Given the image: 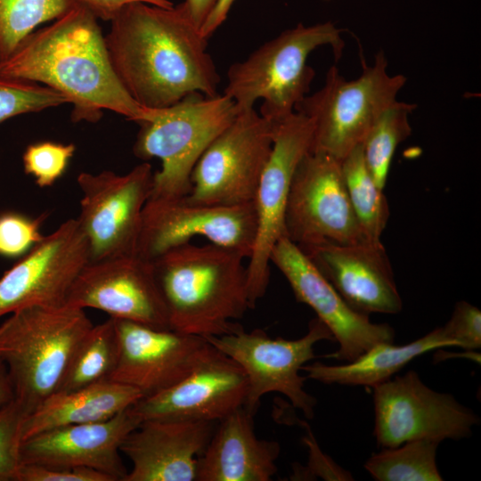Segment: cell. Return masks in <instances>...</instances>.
Segmentation results:
<instances>
[{
  "mask_svg": "<svg viewBox=\"0 0 481 481\" xmlns=\"http://www.w3.org/2000/svg\"><path fill=\"white\" fill-rule=\"evenodd\" d=\"M105 42L113 69L141 106L159 110L200 93L218 94L220 77L200 29L179 5L135 2L110 20Z\"/></svg>",
  "mask_w": 481,
  "mask_h": 481,
  "instance_id": "1",
  "label": "cell"
},
{
  "mask_svg": "<svg viewBox=\"0 0 481 481\" xmlns=\"http://www.w3.org/2000/svg\"><path fill=\"white\" fill-rule=\"evenodd\" d=\"M0 73L48 86L72 105L73 122H97L111 110L138 124L159 110L138 104L118 77L98 19L81 4L34 30L0 63Z\"/></svg>",
  "mask_w": 481,
  "mask_h": 481,
  "instance_id": "2",
  "label": "cell"
},
{
  "mask_svg": "<svg viewBox=\"0 0 481 481\" xmlns=\"http://www.w3.org/2000/svg\"><path fill=\"white\" fill-rule=\"evenodd\" d=\"M245 260L222 246L188 242L151 261L171 329L202 338L239 329L234 321L252 308Z\"/></svg>",
  "mask_w": 481,
  "mask_h": 481,
  "instance_id": "3",
  "label": "cell"
},
{
  "mask_svg": "<svg viewBox=\"0 0 481 481\" xmlns=\"http://www.w3.org/2000/svg\"><path fill=\"white\" fill-rule=\"evenodd\" d=\"M92 326L84 309L68 305L26 306L0 324V358L26 416L58 390Z\"/></svg>",
  "mask_w": 481,
  "mask_h": 481,
  "instance_id": "4",
  "label": "cell"
},
{
  "mask_svg": "<svg viewBox=\"0 0 481 481\" xmlns=\"http://www.w3.org/2000/svg\"><path fill=\"white\" fill-rule=\"evenodd\" d=\"M323 45L330 46L338 60L345 46L341 29L330 21L298 24L231 65L223 94L234 102L238 111L254 108L261 99L260 115L279 120L295 111L307 95L314 77L307 57Z\"/></svg>",
  "mask_w": 481,
  "mask_h": 481,
  "instance_id": "5",
  "label": "cell"
},
{
  "mask_svg": "<svg viewBox=\"0 0 481 481\" xmlns=\"http://www.w3.org/2000/svg\"><path fill=\"white\" fill-rule=\"evenodd\" d=\"M237 114L236 104L224 94L193 93L160 109L154 119L139 124L135 155L144 160H161L160 170L153 174L149 199L188 195L198 159Z\"/></svg>",
  "mask_w": 481,
  "mask_h": 481,
  "instance_id": "6",
  "label": "cell"
},
{
  "mask_svg": "<svg viewBox=\"0 0 481 481\" xmlns=\"http://www.w3.org/2000/svg\"><path fill=\"white\" fill-rule=\"evenodd\" d=\"M405 83L404 75L388 74L382 51L375 55L373 65H365L355 80H346L337 67H330L322 87L295 107V111L313 124L309 151L343 159L363 144L374 122L396 101Z\"/></svg>",
  "mask_w": 481,
  "mask_h": 481,
  "instance_id": "7",
  "label": "cell"
},
{
  "mask_svg": "<svg viewBox=\"0 0 481 481\" xmlns=\"http://www.w3.org/2000/svg\"><path fill=\"white\" fill-rule=\"evenodd\" d=\"M204 338L244 371L248 393L243 407L249 413L255 415L260 399L275 392L285 395L306 418L314 417L316 399L305 390L306 378L299 371L315 357L318 342L334 340L317 317L310 321L307 332L298 339L273 338L261 329L247 332L242 326L229 334Z\"/></svg>",
  "mask_w": 481,
  "mask_h": 481,
  "instance_id": "8",
  "label": "cell"
},
{
  "mask_svg": "<svg viewBox=\"0 0 481 481\" xmlns=\"http://www.w3.org/2000/svg\"><path fill=\"white\" fill-rule=\"evenodd\" d=\"M273 143L272 120L254 108L238 111L198 159L187 200L216 206L254 202Z\"/></svg>",
  "mask_w": 481,
  "mask_h": 481,
  "instance_id": "9",
  "label": "cell"
},
{
  "mask_svg": "<svg viewBox=\"0 0 481 481\" xmlns=\"http://www.w3.org/2000/svg\"><path fill=\"white\" fill-rule=\"evenodd\" d=\"M81 190L77 220L88 244V263L136 255L143 207L153 173L148 162L126 175L110 170L77 175Z\"/></svg>",
  "mask_w": 481,
  "mask_h": 481,
  "instance_id": "10",
  "label": "cell"
},
{
  "mask_svg": "<svg viewBox=\"0 0 481 481\" xmlns=\"http://www.w3.org/2000/svg\"><path fill=\"white\" fill-rule=\"evenodd\" d=\"M284 229L298 247L368 241L349 201L340 160L318 151L304 155L291 180Z\"/></svg>",
  "mask_w": 481,
  "mask_h": 481,
  "instance_id": "11",
  "label": "cell"
},
{
  "mask_svg": "<svg viewBox=\"0 0 481 481\" xmlns=\"http://www.w3.org/2000/svg\"><path fill=\"white\" fill-rule=\"evenodd\" d=\"M372 388L375 413L373 436L383 448L416 439H461L471 436L478 416L451 394L426 386L409 371Z\"/></svg>",
  "mask_w": 481,
  "mask_h": 481,
  "instance_id": "12",
  "label": "cell"
},
{
  "mask_svg": "<svg viewBox=\"0 0 481 481\" xmlns=\"http://www.w3.org/2000/svg\"><path fill=\"white\" fill-rule=\"evenodd\" d=\"M256 233L254 202L216 206L191 202L186 196L148 199L143 209L136 255L152 261L193 237L202 236L249 259Z\"/></svg>",
  "mask_w": 481,
  "mask_h": 481,
  "instance_id": "13",
  "label": "cell"
},
{
  "mask_svg": "<svg viewBox=\"0 0 481 481\" xmlns=\"http://www.w3.org/2000/svg\"><path fill=\"white\" fill-rule=\"evenodd\" d=\"M273 122V149L254 200L257 233L247 265L252 307L267 289L272 249L285 236L284 214L291 180L300 159L310 150L313 136L312 121L298 111Z\"/></svg>",
  "mask_w": 481,
  "mask_h": 481,
  "instance_id": "14",
  "label": "cell"
},
{
  "mask_svg": "<svg viewBox=\"0 0 481 481\" xmlns=\"http://www.w3.org/2000/svg\"><path fill=\"white\" fill-rule=\"evenodd\" d=\"M88 244L77 219L45 236L0 278V317L30 306H61L84 266Z\"/></svg>",
  "mask_w": 481,
  "mask_h": 481,
  "instance_id": "15",
  "label": "cell"
},
{
  "mask_svg": "<svg viewBox=\"0 0 481 481\" xmlns=\"http://www.w3.org/2000/svg\"><path fill=\"white\" fill-rule=\"evenodd\" d=\"M118 356L107 380L156 395L182 380L209 354L202 337L115 319Z\"/></svg>",
  "mask_w": 481,
  "mask_h": 481,
  "instance_id": "16",
  "label": "cell"
},
{
  "mask_svg": "<svg viewBox=\"0 0 481 481\" xmlns=\"http://www.w3.org/2000/svg\"><path fill=\"white\" fill-rule=\"evenodd\" d=\"M66 305L102 310L115 319L171 329L152 264L137 255L87 263L74 281Z\"/></svg>",
  "mask_w": 481,
  "mask_h": 481,
  "instance_id": "17",
  "label": "cell"
},
{
  "mask_svg": "<svg viewBox=\"0 0 481 481\" xmlns=\"http://www.w3.org/2000/svg\"><path fill=\"white\" fill-rule=\"evenodd\" d=\"M270 262L289 281L298 302L306 304L330 330L338 349L326 357L351 362L376 344L393 342L394 329L374 323L351 308L301 249L287 237L273 246Z\"/></svg>",
  "mask_w": 481,
  "mask_h": 481,
  "instance_id": "18",
  "label": "cell"
},
{
  "mask_svg": "<svg viewBox=\"0 0 481 481\" xmlns=\"http://www.w3.org/2000/svg\"><path fill=\"white\" fill-rule=\"evenodd\" d=\"M247 393L248 381L242 368L213 346L188 376L156 395L142 397L129 410L141 422H216L244 406Z\"/></svg>",
  "mask_w": 481,
  "mask_h": 481,
  "instance_id": "19",
  "label": "cell"
},
{
  "mask_svg": "<svg viewBox=\"0 0 481 481\" xmlns=\"http://www.w3.org/2000/svg\"><path fill=\"white\" fill-rule=\"evenodd\" d=\"M298 248L355 311L369 315L402 310L392 266L380 241Z\"/></svg>",
  "mask_w": 481,
  "mask_h": 481,
  "instance_id": "20",
  "label": "cell"
},
{
  "mask_svg": "<svg viewBox=\"0 0 481 481\" xmlns=\"http://www.w3.org/2000/svg\"><path fill=\"white\" fill-rule=\"evenodd\" d=\"M141 421L129 408L100 422L69 425L34 435L20 444V464L88 468L124 481L120 446Z\"/></svg>",
  "mask_w": 481,
  "mask_h": 481,
  "instance_id": "21",
  "label": "cell"
},
{
  "mask_svg": "<svg viewBox=\"0 0 481 481\" xmlns=\"http://www.w3.org/2000/svg\"><path fill=\"white\" fill-rule=\"evenodd\" d=\"M214 422L183 420L142 421L120 452L132 462L124 481H194L198 458L214 432Z\"/></svg>",
  "mask_w": 481,
  "mask_h": 481,
  "instance_id": "22",
  "label": "cell"
},
{
  "mask_svg": "<svg viewBox=\"0 0 481 481\" xmlns=\"http://www.w3.org/2000/svg\"><path fill=\"white\" fill-rule=\"evenodd\" d=\"M243 406L221 420L198 458L196 481H269L277 472L278 442L259 439Z\"/></svg>",
  "mask_w": 481,
  "mask_h": 481,
  "instance_id": "23",
  "label": "cell"
},
{
  "mask_svg": "<svg viewBox=\"0 0 481 481\" xmlns=\"http://www.w3.org/2000/svg\"><path fill=\"white\" fill-rule=\"evenodd\" d=\"M142 397L136 388L110 380L74 391H57L25 417L21 442L52 428L107 420Z\"/></svg>",
  "mask_w": 481,
  "mask_h": 481,
  "instance_id": "24",
  "label": "cell"
},
{
  "mask_svg": "<svg viewBox=\"0 0 481 481\" xmlns=\"http://www.w3.org/2000/svg\"><path fill=\"white\" fill-rule=\"evenodd\" d=\"M457 346L443 327L434 329L409 344L395 346L393 342L374 345L357 358L341 365L322 363H306L301 371L306 379L323 384L364 386L373 387L388 380L414 358L435 349Z\"/></svg>",
  "mask_w": 481,
  "mask_h": 481,
  "instance_id": "25",
  "label": "cell"
},
{
  "mask_svg": "<svg viewBox=\"0 0 481 481\" xmlns=\"http://www.w3.org/2000/svg\"><path fill=\"white\" fill-rule=\"evenodd\" d=\"M347 195L365 239L379 242L389 217L387 200L375 183L360 144L340 160Z\"/></svg>",
  "mask_w": 481,
  "mask_h": 481,
  "instance_id": "26",
  "label": "cell"
},
{
  "mask_svg": "<svg viewBox=\"0 0 481 481\" xmlns=\"http://www.w3.org/2000/svg\"><path fill=\"white\" fill-rule=\"evenodd\" d=\"M118 356L115 321L110 317L101 324L93 325L85 335L57 391H74L107 380L116 367Z\"/></svg>",
  "mask_w": 481,
  "mask_h": 481,
  "instance_id": "27",
  "label": "cell"
},
{
  "mask_svg": "<svg viewBox=\"0 0 481 481\" xmlns=\"http://www.w3.org/2000/svg\"><path fill=\"white\" fill-rule=\"evenodd\" d=\"M441 442L416 439L373 453L364 469L377 481H441L436 450Z\"/></svg>",
  "mask_w": 481,
  "mask_h": 481,
  "instance_id": "28",
  "label": "cell"
},
{
  "mask_svg": "<svg viewBox=\"0 0 481 481\" xmlns=\"http://www.w3.org/2000/svg\"><path fill=\"white\" fill-rule=\"evenodd\" d=\"M416 108L415 103L394 102L379 116L363 144L367 167L382 190L396 147L412 134L409 116Z\"/></svg>",
  "mask_w": 481,
  "mask_h": 481,
  "instance_id": "29",
  "label": "cell"
},
{
  "mask_svg": "<svg viewBox=\"0 0 481 481\" xmlns=\"http://www.w3.org/2000/svg\"><path fill=\"white\" fill-rule=\"evenodd\" d=\"M77 0H0V63L42 23L54 20Z\"/></svg>",
  "mask_w": 481,
  "mask_h": 481,
  "instance_id": "30",
  "label": "cell"
},
{
  "mask_svg": "<svg viewBox=\"0 0 481 481\" xmlns=\"http://www.w3.org/2000/svg\"><path fill=\"white\" fill-rule=\"evenodd\" d=\"M64 103L68 100L48 86L0 73V123Z\"/></svg>",
  "mask_w": 481,
  "mask_h": 481,
  "instance_id": "31",
  "label": "cell"
},
{
  "mask_svg": "<svg viewBox=\"0 0 481 481\" xmlns=\"http://www.w3.org/2000/svg\"><path fill=\"white\" fill-rule=\"evenodd\" d=\"M75 151L73 143L45 141L29 144L22 155L24 171L39 187L51 186L64 174Z\"/></svg>",
  "mask_w": 481,
  "mask_h": 481,
  "instance_id": "32",
  "label": "cell"
},
{
  "mask_svg": "<svg viewBox=\"0 0 481 481\" xmlns=\"http://www.w3.org/2000/svg\"><path fill=\"white\" fill-rule=\"evenodd\" d=\"M45 218V215L31 218L16 212L1 214L0 256L13 258L27 254L45 237L40 231Z\"/></svg>",
  "mask_w": 481,
  "mask_h": 481,
  "instance_id": "33",
  "label": "cell"
},
{
  "mask_svg": "<svg viewBox=\"0 0 481 481\" xmlns=\"http://www.w3.org/2000/svg\"><path fill=\"white\" fill-rule=\"evenodd\" d=\"M25 417L14 399L0 409V481H11L20 463L21 427Z\"/></svg>",
  "mask_w": 481,
  "mask_h": 481,
  "instance_id": "34",
  "label": "cell"
},
{
  "mask_svg": "<svg viewBox=\"0 0 481 481\" xmlns=\"http://www.w3.org/2000/svg\"><path fill=\"white\" fill-rule=\"evenodd\" d=\"M443 329L459 347L472 352L481 346V312L466 301L456 304Z\"/></svg>",
  "mask_w": 481,
  "mask_h": 481,
  "instance_id": "35",
  "label": "cell"
},
{
  "mask_svg": "<svg viewBox=\"0 0 481 481\" xmlns=\"http://www.w3.org/2000/svg\"><path fill=\"white\" fill-rule=\"evenodd\" d=\"M11 481H113V479L106 474L88 468L20 464Z\"/></svg>",
  "mask_w": 481,
  "mask_h": 481,
  "instance_id": "36",
  "label": "cell"
},
{
  "mask_svg": "<svg viewBox=\"0 0 481 481\" xmlns=\"http://www.w3.org/2000/svg\"><path fill=\"white\" fill-rule=\"evenodd\" d=\"M305 442L309 448V461L307 468L300 467L294 469L291 479H311V477H321L324 479L348 480L352 479L350 474L333 464V462L324 455L311 432Z\"/></svg>",
  "mask_w": 481,
  "mask_h": 481,
  "instance_id": "37",
  "label": "cell"
},
{
  "mask_svg": "<svg viewBox=\"0 0 481 481\" xmlns=\"http://www.w3.org/2000/svg\"><path fill=\"white\" fill-rule=\"evenodd\" d=\"M79 4L86 6L99 20H111L117 12L125 5L143 2L150 4L170 8L174 4L169 0H77Z\"/></svg>",
  "mask_w": 481,
  "mask_h": 481,
  "instance_id": "38",
  "label": "cell"
},
{
  "mask_svg": "<svg viewBox=\"0 0 481 481\" xmlns=\"http://www.w3.org/2000/svg\"><path fill=\"white\" fill-rule=\"evenodd\" d=\"M216 2L217 0H184L178 5L189 20L200 29Z\"/></svg>",
  "mask_w": 481,
  "mask_h": 481,
  "instance_id": "39",
  "label": "cell"
},
{
  "mask_svg": "<svg viewBox=\"0 0 481 481\" xmlns=\"http://www.w3.org/2000/svg\"><path fill=\"white\" fill-rule=\"evenodd\" d=\"M234 2L235 0H217L200 29V32L206 39H208L226 20Z\"/></svg>",
  "mask_w": 481,
  "mask_h": 481,
  "instance_id": "40",
  "label": "cell"
},
{
  "mask_svg": "<svg viewBox=\"0 0 481 481\" xmlns=\"http://www.w3.org/2000/svg\"><path fill=\"white\" fill-rule=\"evenodd\" d=\"M14 398L12 384L7 367L0 358V409L11 403Z\"/></svg>",
  "mask_w": 481,
  "mask_h": 481,
  "instance_id": "41",
  "label": "cell"
}]
</instances>
